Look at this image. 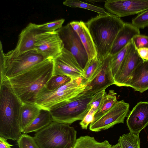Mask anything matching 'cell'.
<instances>
[{
  "mask_svg": "<svg viewBox=\"0 0 148 148\" xmlns=\"http://www.w3.org/2000/svg\"><path fill=\"white\" fill-rule=\"evenodd\" d=\"M53 60L46 59L8 79L22 103H34L39 93L53 76Z\"/></svg>",
  "mask_w": 148,
  "mask_h": 148,
  "instance_id": "6da1fadb",
  "label": "cell"
},
{
  "mask_svg": "<svg viewBox=\"0 0 148 148\" xmlns=\"http://www.w3.org/2000/svg\"><path fill=\"white\" fill-rule=\"evenodd\" d=\"M23 103L14 92L8 79L0 82V136L17 141L22 135L19 114Z\"/></svg>",
  "mask_w": 148,
  "mask_h": 148,
  "instance_id": "7a4b0ae2",
  "label": "cell"
},
{
  "mask_svg": "<svg viewBox=\"0 0 148 148\" xmlns=\"http://www.w3.org/2000/svg\"><path fill=\"white\" fill-rule=\"evenodd\" d=\"M125 23L121 18L108 12L99 14L85 23L99 60H102L110 54L115 38Z\"/></svg>",
  "mask_w": 148,
  "mask_h": 148,
  "instance_id": "3957f363",
  "label": "cell"
},
{
  "mask_svg": "<svg viewBox=\"0 0 148 148\" xmlns=\"http://www.w3.org/2000/svg\"><path fill=\"white\" fill-rule=\"evenodd\" d=\"M70 125L53 121L34 137L40 148H74L77 132Z\"/></svg>",
  "mask_w": 148,
  "mask_h": 148,
  "instance_id": "277c9868",
  "label": "cell"
},
{
  "mask_svg": "<svg viewBox=\"0 0 148 148\" xmlns=\"http://www.w3.org/2000/svg\"><path fill=\"white\" fill-rule=\"evenodd\" d=\"M94 94L84 91L59 104L49 111L53 121L71 125L77 121H82L91 108Z\"/></svg>",
  "mask_w": 148,
  "mask_h": 148,
  "instance_id": "5b68a950",
  "label": "cell"
},
{
  "mask_svg": "<svg viewBox=\"0 0 148 148\" xmlns=\"http://www.w3.org/2000/svg\"><path fill=\"white\" fill-rule=\"evenodd\" d=\"M46 59L36 50L17 55L10 51L4 53L1 42L0 81L16 76Z\"/></svg>",
  "mask_w": 148,
  "mask_h": 148,
  "instance_id": "8992f818",
  "label": "cell"
},
{
  "mask_svg": "<svg viewBox=\"0 0 148 148\" xmlns=\"http://www.w3.org/2000/svg\"><path fill=\"white\" fill-rule=\"evenodd\" d=\"M86 86L80 77L53 91L48 90L45 87L38 94L34 103L40 109L50 111L59 104L84 92Z\"/></svg>",
  "mask_w": 148,
  "mask_h": 148,
  "instance_id": "52a82bcc",
  "label": "cell"
},
{
  "mask_svg": "<svg viewBox=\"0 0 148 148\" xmlns=\"http://www.w3.org/2000/svg\"><path fill=\"white\" fill-rule=\"evenodd\" d=\"M56 31L63 42L64 48L72 54L83 70L88 58L78 34L73 29L69 23Z\"/></svg>",
  "mask_w": 148,
  "mask_h": 148,
  "instance_id": "ba28073f",
  "label": "cell"
},
{
  "mask_svg": "<svg viewBox=\"0 0 148 148\" xmlns=\"http://www.w3.org/2000/svg\"><path fill=\"white\" fill-rule=\"evenodd\" d=\"M129 106V104L123 100L118 101L107 112L90 124V130L98 132L107 130L116 124L124 123Z\"/></svg>",
  "mask_w": 148,
  "mask_h": 148,
  "instance_id": "9c48e42d",
  "label": "cell"
},
{
  "mask_svg": "<svg viewBox=\"0 0 148 148\" xmlns=\"http://www.w3.org/2000/svg\"><path fill=\"white\" fill-rule=\"evenodd\" d=\"M64 48L63 42L56 31L41 32L36 36L35 50L46 59L53 60Z\"/></svg>",
  "mask_w": 148,
  "mask_h": 148,
  "instance_id": "30bf717a",
  "label": "cell"
},
{
  "mask_svg": "<svg viewBox=\"0 0 148 148\" xmlns=\"http://www.w3.org/2000/svg\"><path fill=\"white\" fill-rule=\"evenodd\" d=\"M111 55H108L102 60L95 73L86 85L84 91L94 94L115 84L111 71Z\"/></svg>",
  "mask_w": 148,
  "mask_h": 148,
  "instance_id": "8fae6325",
  "label": "cell"
},
{
  "mask_svg": "<svg viewBox=\"0 0 148 148\" xmlns=\"http://www.w3.org/2000/svg\"><path fill=\"white\" fill-rule=\"evenodd\" d=\"M104 7L111 14L121 18L148 10V0H106Z\"/></svg>",
  "mask_w": 148,
  "mask_h": 148,
  "instance_id": "7c38bea8",
  "label": "cell"
},
{
  "mask_svg": "<svg viewBox=\"0 0 148 148\" xmlns=\"http://www.w3.org/2000/svg\"><path fill=\"white\" fill-rule=\"evenodd\" d=\"M53 76L65 75L73 79L82 77L83 71L75 58L70 51L64 48L62 52L53 60Z\"/></svg>",
  "mask_w": 148,
  "mask_h": 148,
  "instance_id": "4fadbf2b",
  "label": "cell"
},
{
  "mask_svg": "<svg viewBox=\"0 0 148 148\" xmlns=\"http://www.w3.org/2000/svg\"><path fill=\"white\" fill-rule=\"evenodd\" d=\"M144 60L140 57L133 42L114 79L115 85L125 86L136 68Z\"/></svg>",
  "mask_w": 148,
  "mask_h": 148,
  "instance_id": "5bb4252c",
  "label": "cell"
},
{
  "mask_svg": "<svg viewBox=\"0 0 148 148\" xmlns=\"http://www.w3.org/2000/svg\"><path fill=\"white\" fill-rule=\"evenodd\" d=\"M126 123L130 132L136 134L148 126V102L138 103L128 115Z\"/></svg>",
  "mask_w": 148,
  "mask_h": 148,
  "instance_id": "9a60e30c",
  "label": "cell"
},
{
  "mask_svg": "<svg viewBox=\"0 0 148 148\" xmlns=\"http://www.w3.org/2000/svg\"><path fill=\"white\" fill-rule=\"evenodd\" d=\"M42 32L38 25L29 23L19 34L16 47L10 51L13 54L17 55L35 50L36 36Z\"/></svg>",
  "mask_w": 148,
  "mask_h": 148,
  "instance_id": "2e32d148",
  "label": "cell"
},
{
  "mask_svg": "<svg viewBox=\"0 0 148 148\" xmlns=\"http://www.w3.org/2000/svg\"><path fill=\"white\" fill-rule=\"evenodd\" d=\"M140 34V29L131 23H125L115 38L110 54L112 56L116 54L130 42L134 36Z\"/></svg>",
  "mask_w": 148,
  "mask_h": 148,
  "instance_id": "e0dca14e",
  "label": "cell"
},
{
  "mask_svg": "<svg viewBox=\"0 0 148 148\" xmlns=\"http://www.w3.org/2000/svg\"><path fill=\"white\" fill-rule=\"evenodd\" d=\"M125 86L142 93L148 90V61L139 64L132 74Z\"/></svg>",
  "mask_w": 148,
  "mask_h": 148,
  "instance_id": "ac0fdd59",
  "label": "cell"
},
{
  "mask_svg": "<svg viewBox=\"0 0 148 148\" xmlns=\"http://www.w3.org/2000/svg\"><path fill=\"white\" fill-rule=\"evenodd\" d=\"M40 109L34 103H23L19 114V125L22 132L36 118Z\"/></svg>",
  "mask_w": 148,
  "mask_h": 148,
  "instance_id": "d6986e66",
  "label": "cell"
},
{
  "mask_svg": "<svg viewBox=\"0 0 148 148\" xmlns=\"http://www.w3.org/2000/svg\"><path fill=\"white\" fill-rule=\"evenodd\" d=\"M53 121L50 111L41 109L37 116L22 132L26 134L32 132H36L47 126Z\"/></svg>",
  "mask_w": 148,
  "mask_h": 148,
  "instance_id": "ffe728a7",
  "label": "cell"
},
{
  "mask_svg": "<svg viewBox=\"0 0 148 148\" xmlns=\"http://www.w3.org/2000/svg\"><path fill=\"white\" fill-rule=\"evenodd\" d=\"M82 29L78 34L87 54L88 60L97 57L96 47L85 23L80 21Z\"/></svg>",
  "mask_w": 148,
  "mask_h": 148,
  "instance_id": "44dd1931",
  "label": "cell"
},
{
  "mask_svg": "<svg viewBox=\"0 0 148 148\" xmlns=\"http://www.w3.org/2000/svg\"><path fill=\"white\" fill-rule=\"evenodd\" d=\"M112 146L107 140L99 142L94 137L87 135L77 139L74 148H110Z\"/></svg>",
  "mask_w": 148,
  "mask_h": 148,
  "instance_id": "7402d4cb",
  "label": "cell"
},
{
  "mask_svg": "<svg viewBox=\"0 0 148 148\" xmlns=\"http://www.w3.org/2000/svg\"><path fill=\"white\" fill-rule=\"evenodd\" d=\"M116 95L113 90H109L108 93L106 95L100 107L95 114L94 121L106 113L118 101Z\"/></svg>",
  "mask_w": 148,
  "mask_h": 148,
  "instance_id": "603a6c76",
  "label": "cell"
},
{
  "mask_svg": "<svg viewBox=\"0 0 148 148\" xmlns=\"http://www.w3.org/2000/svg\"><path fill=\"white\" fill-rule=\"evenodd\" d=\"M132 43V40L130 42L119 52L111 56V67L112 74L114 78L131 47Z\"/></svg>",
  "mask_w": 148,
  "mask_h": 148,
  "instance_id": "cb8c5ba5",
  "label": "cell"
},
{
  "mask_svg": "<svg viewBox=\"0 0 148 148\" xmlns=\"http://www.w3.org/2000/svg\"><path fill=\"white\" fill-rule=\"evenodd\" d=\"M118 143L121 148H140L139 134L130 132L120 136Z\"/></svg>",
  "mask_w": 148,
  "mask_h": 148,
  "instance_id": "d4e9b609",
  "label": "cell"
},
{
  "mask_svg": "<svg viewBox=\"0 0 148 148\" xmlns=\"http://www.w3.org/2000/svg\"><path fill=\"white\" fill-rule=\"evenodd\" d=\"M101 61L97 57L89 60L83 69V75L82 78L84 83L86 85L96 73Z\"/></svg>",
  "mask_w": 148,
  "mask_h": 148,
  "instance_id": "484cf974",
  "label": "cell"
},
{
  "mask_svg": "<svg viewBox=\"0 0 148 148\" xmlns=\"http://www.w3.org/2000/svg\"><path fill=\"white\" fill-rule=\"evenodd\" d=\"M63 4L71 8H79L90 10L97 12L99 14H104L108 13L102 8L78 0H66Z\"/></svg>",
  "mask_w": 148,
  "mask_h": 148,
  "instance_id": "4316f807",
  "label": "cell"
},
{
  "mask_svg": "<svg viewBox=\"0 0 148 148\" xmlns=\"http://www.w3.org/2000/svg\"><path fill=\"white\" fill-rule=\"evenodd\" d=\"M73 79L70 77L65 75L53 76L47 83L45 88L49 91H53L65 85Z\"/></svg>",
  "mask_w": 148,
  "mask_h": 148,
  "instance_id": "83f0119b",
  "label": "cell"
},
{
  "mask_svg": "<svg viewBox=\"0 0 148 148\" xmlns=\"http://www.w3.org/2000/svg\"><path fill=\"white\" fill-rule=\"evenodd\" d=\"M19 148H40L34 137L23 134L17 141Z\"/></svg>",
  "mask_w": 148,
  "mask_h": 148,
  "instance_id": "f1b7e54d",
  "label": "cell"
},
{
  "mask_svg": "<svg viewBox=\"0 0 148 148\" xmlns=\"http://www.w3.org/2000/svg\"><path fill=\"white\" fill-rule=\"evenodd\" d=\"M131 24L139 29L148 27V10L138 14L133 19Z\"/></svg>",
  "mask_w": 148,
  "mask_h": 148,
  "instance_id": "f546056e",
  "label": "cell"
},
{
  "mask_svg": "<svg viewBox=\"0 0 148 148\" xmlns=\"http://www.w3.org/2000/svg\"><path fill=\"white\" fill-rule=\"evenodd\" d=\"M64 21V19H61L38 25L43 32L56 31L62 27Z\"/></svg>",
  "mask_w": 148,
  "mask_h": 148,
  "instance_id": "4dcf8cb0",
  "label": "cell"
},
{
  "mask_svg": "<svg viewBox=\"0 0 148 148\" xmlns=\"http://www.w3.org/2000/svg\"><path fill=\"white\" fill-rule=\"evenodd\" d=\"M106 94L105 90H104L94 94L90 105L91 108L94 109L96 113L100 107L103 98Z\"/></svg>",
  "mask_w": 148,
  "mask_h": 148,
  "instance_id": "1f68e13d",
  "label": "cell"
},
{
  "mask_svg": "<svg viewBox=\"0 0 148 148\" xmlns=\"http://www.w3.org/2000/svg\"><path fill=\"white\" fill-rule=\"evenodd\" d=\"M132 42L136 49L148 48V36L144 35H137L132 39Z\"/></svg>",
  "mask_w": 148,
  "mask_h": 148,
  "instance_id": "d6a6232c",
  "label": "cell"
},
{
  "mask_svg": "<svg viewBox=\"0 0 148 148\" xmlns=\"http://www.w3.org/2000/svg\"><path fill=\"white\" fill-rule=\"evenodd\" d=\"M95 113L94 109L91 108L84 118L80 123V125L82 129H87L89 124L94 121Z\"/></svg>",
  "mask_w": 148,
  "mask_h": 148,
  "instance_id": "836d02e7",
  "label": "cell"
},
{
  "mask_svg": "<svg viewBox=\"0 0 148 148\" xmlns=\"http://www.w3.org/2000/svg\"><path fill=\"white\" fill-rule=\"evenodd\" d=\"M137 50L140 57L144 61H148V48H142Z\"/></svg>",
  "mask_w": 148,
  "mask_h": 148,
  "instance_id": "e575fe53",
  "label": "cell"
},
{
  "mask_svg": "<svg viewBox=\"0 0 148 148\" xmlns=\"http://www.w3.org/2000/svg\"><path fill=\"white\" fill-rule=\"evenodd\" d=\"M73 29L78 34L81 31V26L80 21H73L69 23Z\"/></svg>",
  "mask_w": 148,
  "mask_h": 148,
  "instance_id": "d590c367",
  "label": "cell"
},
{
  "mask_svg": "<svg viewBox=\"0 0 148 148\" xmlns=\"http://www.w3.org/2000/svg\"><path fill=\"white\" fill-rule=\"evenodd\" d=\"M7 139L2 136H0V148H11L13 146L7 141Z\"/></svg>",
  "mask_w": 148,
  "mask_h": 148,
  "instance_id": "8d00e7d4",
  "label": "cell"
},
{
  "mask_svg": "<svg viewBox=\"0 0 148 148\" xmlns=\"http://www.w3.org/2000/svg\"><path fill=\"white\" fill-rule=\"evenodd\" d=\"M110 148H121V147L119 144L118 143L115 145L112 146Z\"/></svg>",
  "mask_w": 148,
  "mask_h": 148,
  "instance_id": "74e56055",
  "label": "cell"
}]
</instances>
